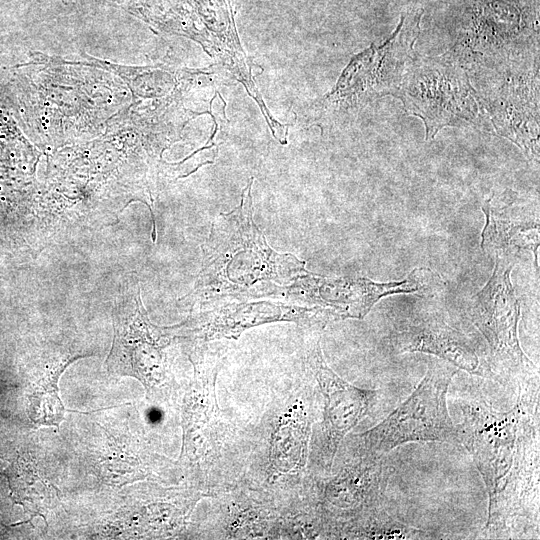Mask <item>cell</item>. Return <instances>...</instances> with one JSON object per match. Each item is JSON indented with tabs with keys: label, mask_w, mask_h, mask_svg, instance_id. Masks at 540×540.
I'll list each match as a JSON object with an SVG mask.
<instances>
[{
	"label": "cell",
	"mask_w": 540,
	"mask_h": 540,
	"mask_svg": "<svg viewBox=\"0 0 540 540\" xmlns=\"http://www.w3.org/2000/svg\"><path fill=\"white\" fill-rule=\"evenodd\" d=\"M7 84L22 128L37 138L102 134L132 102L124 82L104 69L40 52Z\"/></svg>",
	"instance_id": "7a4b0ae2"
},
{
	"label": "cell",
	"mask_w": 540,
	"mask_h": 540,
	"mask_svg": "<svg viewBox=\"0 0 540 540\" xmlns=\"http://www.w3.org/2000/svg\"><path fill=\"white\" fill-rule=\"evenodd\" d=\"M161 347L151 333L138 288L132 302H126L115 318V337L108 366L151 385L162 375Z\"/></svg>",
	"instance_id": "7c38bea8"
},
{
	"label": "cell",
	"mask_w": 540,
	"mask_h": 540,
	"mask_svg": "<svg viewBox=\"0 0 540 540\" xmlns=\"http://www.w3.org/2000/svg\"><path fill=\"white\" fill-rule=\"evenodd\" d=\"M394 97L407 114L423 122L426 141L449 126L489 132L470 74L449 51L439 56L413 57Z\"/></svg>",
	"instance_id": "5b68a950"
},
{
	"label": "cell",
	"mask_w": 540,
	"mask_h": 540,
	"mask_svg": "<svg viewBox=\"0 0 540 540\" xmlns=\"http://www.w3.org/2000/svg\"><path fill=\"white\" fill-rule=\"evenodd\" d=\"M251 178L240 204L214 219L202 246L203 264L192 291L193 301L222 297H257L271 285H287L308 273L305 261L272 249L253 219Z\"/></svg>",
	"instance_id": "3957f363"
},
{
	"label": "cell",
	"mask_w": 540,
	"mask_h": 540,
	"mask_svg": "<svg viewBox=\"0 0 540 540\" xmlns=\"http://www.w3.org/2000/svg\"><path fill=\"white\" fill-rule=\"evenodd\" d=\"M391 469L384 457L361 456L352 466L331 479L324 489V499L350 518L382 506Z\"/></svg>",
	"instance_id": "9a60e30c"
},
{
	"label": "cell",
	"mask_w": 540,
	"mask_h": 540,
	"mask_svg": "<svg viewBox=\"0 0 540 540\" xmlns=\"http://www.w3.org/2000/svg\"><path fill=\"white\" fill-rule=\"evenodd\" d=\"M495 257L492 276L472 297L467 313L487 344L485 361L491 380L521 391L539 385V371L520 345V304L510 279L512 260L509 255Z\"/></svg>",
	"instance_id": "ba28073f"
},
{
	"label": "cell",
	"mask_w": 540,
	"mask_h": 540,
	"mask_svg": "<svg viewBox=\"0 0 540 540\" xmlns=\"http://www.w3.org/2000/svg\"><path fill=\"white\" fill-rule=\"evenodd\" d=\"M422 16V8L407 7L385 41L372 44L356 55L341 74L336 87L315 104L317 118L334 120L347 113L359 112L380 98L394 96L414 57Z\"/></svg>",
	"instance_id": "8992f818"
},
{
	"label": "cell",
	"mask_w": 540,
	"mask_h": 540,
	"mask_svg": "<svg viewBox=\"0 0 540 540\" xmlns=\"http://www.w3.org/2000/svg\"><path fill=\"white\" fill-rule=\"evenodd\" d=\"M517 397L508 411H496L484 399L460 405V444L485 485V531L492 538L539 527V386L517 391Z\"/></svg>",
	"instance_id": "6da1fadb"
},
{
	"label": "cell",
	"mask_w": 540,
	"mask_h": 540,
	"mask_svg": "<svg viewBox=\"0 0 540 540\" xmlns=\"http://www.w3.org/2000/svg\"><path fill=\"white\" fill-rule=\"evenodd\" d=\"M486 223L481 248L485 253L509 255L529 250L538 261L539 219L535 209L520 206L518 195L511 190L493 194L482 205Z\"/></svg>",
	"instance_id": "5bb4252c"
},
{
	"label": "cell",
	"mask_w": 540,
	"mask_h": 540,
	"mask_svg": "<svg viewBox=\"0 0 540 540\" xmlns=\"http://www.w3.org/2000/svg\"><path fill=\"white\" fill-rule=\"evenodd\" d=\"M448 51L469 73L539 53L538 0H464Z\"/></svg>",
	"instance_id": "277c9868"
},
{
	"label": "cell",
	"mask_w": 540,
	"mask_h": 540,
	"mask_svg": "<svg viewBox=\"0 0 540 540\" xmlns=\"http://www.w3.org/2000/svg\"><path fill=\"white\" fill-rule=\"evenodd\" d=\"M458 368L439 358L410 396L379 424L359 435L361 456L384 457L394 448L411 442L460 444L457 424L447 407V393Z\"/></svg>",
	"instance_id": "9c48e42d"
},
{
	"label": "cell",
	"mask_w": 540,
	"mask_h": 540,
	"mask_svg": "<svg viewBox=\"0 0 540 540\" xmlns=\"http://www.w3.org/2000/svg\"><path fill=\"white\" fill-rule=\"evenodd\" d=\"M348 526L353 537L362 539H435L439 535L407 525L379 506L351 518Z\"/></svg>",
	"instance_id": "e0dca14e"
},
{
	"label": "cell",
	"mask_w": 540,
	"mask_h": 540,
	"mask_svg": "<svg viewBox=\"0 0 540 540\" xmlns=\"http://www.w3.org/2000/svg\"><path fill=\"white\" fill-rule=\"evenodd\" d=\"M204 319L202 335L205 339H216L237 338L247 328L275 321H294L321 330L330 321L342 318L330 308H304L265 301L228 304L206 313Z\"/></svg>",
	"instance_id": "4fadbf2b"
},
{
	"label": "cell",
	"mask_w": 540,
	"mask_h": 540,
	"mask_svg": "<svg viewBox=\"0 0 540 540\" xmlns=\"http://www.w3.org/2000/svg\"><path fill=\"white\" fill-rule=\"evenodd\" d=\"M391 345L397 354L427 353L469 374L491 379L473 341L436 314L410 320L392 334Z\"/></svg>",
	"instance_id": "8fae6325"
},
{
	"label": "cell",
	"mask_w": 540,
	"mask_h": 540,
	"mask_svg": "<svg viewBox=\"0 0 540 540\" xmlns=\"http://www.w3.org/2000/svg\"><path fill=\"white\" fill-rule=\"evenodd\" d=\"M83 57L85 60L75 62L98 67L116 75L129 89L132 100H162L180 96V82L184 77L167 68L120 65L86 53H83Z\"/></svg>",
	"instance_id": "2e32d148"
},
{
	"label": "cell",
	"mask_w": 540,
	"mask_h": 540,
	"mask_svg": "<svg viewBox=\"0 0 540 540\" xmlns=\"http://www.w3.org/2000/svg\"><path fill=\"white\" fill-rule=\"evenodd\" d=\"M305 360L323 397L318 457L330 467L342 439L365 417L378 391L355 387L340 378L325 362L317 336L308 343Z\"/></svg>",
	"instance_id": "30bf717a"
},
{
	"label": "cell",
	"mask_w": 540,
	"mask_h": 540,
	"mask_svg": "<svg viewBox=\"0 0 540 540\" xmlns=\"http://www.w3.org/2000/svg\"><path fill=\"white\" fill-rule=\"evenodd\" d=\"M489 133L508 139L538 166L540 152L539 53L469 73Z\"/></svg>",
	"instance_id": "52a82bcc"
},
{
	"label": "cell",
	"mask_w": 540,
	"mask_h": 540,
	"mask_svg": "<svg viewBox=\"0 0 540 540\" xmlns=\"http://www.w3.org/2000/svg\"><path fill=\"white\" fill-rule=\"evenodd\" d=\"M58 374L49 380H43L41 389L35 391V421L45 424H58L63 416V406L57 394Z\"/></svg>",
	"instance_id": "ac0fdd59"
}]
</instances>
